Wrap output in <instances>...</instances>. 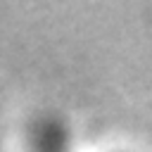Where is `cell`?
<instances>
[{"mask_svg": "<svg viewBox=\"0 0 152 152\" xmlns=\"http://www.w3.org/2000/svg\"><path fill=\"white\" fill-rule=\"evenodd\" d=\"M33 152H69L66 150V138L59 128H43L36 135L33 142Z\"/></svg>", "mask_w": 152, "mask_h": 152, "instance_id": "cell-1", "label": "cell"}]
</instances>
